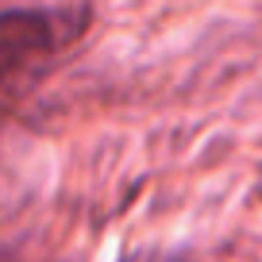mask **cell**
Segmentation results:
<instances>
[{"instance_id":"6da1fadb","label":"cell","mask_w":262,"mask_h":262,"mask_svg":"<svg viewBox=\"0 0 262 262\" xmlns=\"http://www.w3.org/2000/svg\"><path fill=\"white\" fill-rule=\"evenodd\" d=\"M89 4L0 8V93H24L89 35Z\"/></svg>"}]
</instances>
